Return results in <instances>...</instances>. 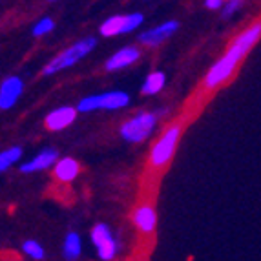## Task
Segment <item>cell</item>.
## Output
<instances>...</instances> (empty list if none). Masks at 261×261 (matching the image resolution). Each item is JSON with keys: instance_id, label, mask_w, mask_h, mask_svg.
Instances as JSON below:
<instances>
[{"instance_id": "12", "label": "cell", "mask_w": 261, "mask_h": 261, "mask_svg": "<svg viewBox=\"0 0 261 261\" xmlns=\"http://www.w3.org/2000/svg\"><path fill=\"white\" fill-rule=\"evenodd\" d=\"M139 59H141L139 48H135V46H126V48L119 49L117 53H113L108 61H106L105 68L108 71H117V70H122V68H128V66L135 64Z\"/></svg>"}, {"instance_id": "20", "label": "cell", "mask_w": 261, "mask_h": 261, "mask_svg": "<svg viewBox=\"0 0 261 261\" xmlns=\"http://www.w3.org/2000/svg\"><path fill=\"white\" fill-rule=\"evenodd\" d=\"M143 20H144V17L141 13H128L126 20H124V28H122V35H124V33H132V31H135L141 24H143Z\"/></svg>"}, {"instance_id": "18", "label": "cell", "mask_w": 261, "mask_h": 261, "mask_svg": "<svg viewBox=\"0 0 261 261\" xmlns=\"http://www.w3.org/2000/svg\"><path fill=\"white\" fill-rule=\"evenodd\" d=\"M22 250H24V252H26L28 256L31 257V259H37V261L44 259V248H42V245L37 243V241H33V240L24 241V243H22Z\"/></svg>"}, {"instance_id": "14", "label": "cell", "mask_w": 261, "mask_h": 261, "mask_svg": "<svg viewBox=\"0 0 261 261\" xmlns=\"http://www.w3.org/2000/svg\"><path fill=\"white\" fill-rule=\"evenodd\" d=\"M81 250H83V241H81V236L77 232H68L64 238V245H62V256L68 261H75L81 256Z\"/></svg>"}, {"instance_id": "5", "label": "cell", "mask_w": 261, "mask_h": 261, "mask_svg": "<svg viewBox=\"0 0 261 261\" xmlns=\"http://www.w3.org/2000/svg\"><path fill=\"white\" fill-rule=\"evenodd\" d=\"M128 102H130V95L126 92L115 90V92H105L99 95L84 97L77 105V110L81 113L93 112V110H121L128 106Z\"/></svg>"}, {"instance_id": "9", "label": "cell", "mask_w": 261, "mask_h": 261, "mask_svg": "<svg viewBox=\"0 0 261 261\" xmlns=\"http://www.w3.org/2000/svg\"><path fill=\"white\" fill-rule=\"evenodd\" d=\"M57 157L59 152L55 148H44L42 152H39L35 157H31L30 161L22 163L20 172L22 174H33V172H42V170L51 168L53 165H57Z\"/></svg>"}, {"instance_id": "17", "label": "cell", "mask_w": 261, "mask_h": 261, "mask_svg": "<svg viewBox=\"0 0 261 261\" xmlns=\"http://www.w3.org/2000/svg\"><path fill=\"white\" fill-rule=\"evenodd\" d=\"M22 157V148L20 146H11V148L4 150L0 153V172H6L11 165L18 161Z\"/></svg>"}, {"instance_id": "2", "label": "cell", "mask_w": 261, "mask_h": 261, "mask_svg": "<svg viewBox=\"0 0 261 261\" xmlns=\"http://www.w3.org/2000/svg\"><path fill=\"white\" fill-rule=\"evenodd\" d=\"M95 46H97L95 37H86V39L77 40V42L71 44L68 49L59 53L53 61H49L48 64H46V68L42 70V75L49 77V75H55L62 70H68V68L77 64L79 61H83L86 55H90V53L95 49Z\"/></svg>"}, {"instance_id": "6", "label": "cell", "mask_w": 261, "mask_h": 261, "mask_svg": "<svg viewBox=\"0 0 261 261\" xmlns=\"http://www.w3.org/2000/svg\"><path fill=\"white\" fill-rule=\"evenodd\" d=\"M92 241L95 245V250L99 254V257L102 261H112L113 257L117 256L119 245L113 238L110 226L105 223H97L92 230Z\"/></svg>"}, {"instance_id": "19", "label": "cell", "mask_w": 261, "mask_h": 261, "mask_svg": "<svg viewBox=\"0 0 261 261\" xmlns=\"http://www.w3.org/2000/svg\"><path fill=\"white\" fill-rule=\"evenodd\" d=\"M53 28H55V22H53L49 17H44V18H40V20L37 22L35 26H33V35H35V37L48 35L49 31H53Z\"/></svg>"}, {"instance_id": "4", "label": "cell", "mask_w": 261, "mask_h": 261, "mask_svg": "<svg viewBox=\"0 0 261 261\" xmlns=\"http://www.w3.org/2000/svg\"><path fill=\"white\" fill-rule=\"evenodd\" d=\"M157 124V115L153 112H139L135 117L128 119L121 126V137L128 143H143L150 137Z\"/></svg>"}, {"instance_id": "21", "label": "cell", "mask_w": 261, "mask_h": 261, "mask_svg": "<svg viewBox=\"0 0 261 261\" xmlns=\"http://www.w3.org/2000/svg\"><path fill=\"white\" fill-rule=\"evenodd\" d=\"M241 6H243V2H241V0H230V2H226L225 4V8H223V15L221 17L225 18H230L232 15L236 13V9L238 8H241Z\"/></svg>"}, {"instance_id": "22", "label": "cell", "mask_w": 261, "mask_h": 261, "mask_svg": "<svg viewBox=\"0 0 261 261\" xmlns=\"http://www.w3.org/2000/svg\"><path fill=\"white\" fill-rule=\"evenodd\" d=\"M205 8H208V9H221V8H225V4H223L221 0H205Z\"/></svg>"}, {"instance_id": "10", "label": "cell", "mask_w": 261, "mask_h": 261, "mask_svg": "<svg viewBox=\"0 0 261 261\" xmlns=\"http://www.w3.org/2000/svg\"><path fill=\"white\" fill-rule=\"evenodd\" d=\"M22 90H24V83H22L20 77H8L0 86V108L9 110L17 105L18 97L22 95Z\"/></svg>"}, {"instance_id": "15", "label": "cell", "mask_w": 261, "mask_h": 261, "mask_svg": "<svg viewBox=\"0 0 261 261\" xmlns=\"http://www.w3.org/2000/svg\"><path fill=\"white\" fill-rule=\"evenodd\" d=\"M124 20L126 15H113V17L106 18L99 28V33L102 37H115L122 35V28H124Z\"/></svg>"}, {"instance_id": "3", "label": "cell", "mask_w": 261, "mask_h": 261, "mask_svg": "<svg viewBox=\"0 0 261 261\" xmlns=\"http://www.w3.org/2000/svg\"><path fill=\"white\" fill-rule=\"evenodd\" d=\"M181 132H183V124L181 122H172L163 135L157 139V143L152 146L150 152V166L155 170H161L172 161L175 150H177V143L181 139Z\"/></svg>"}, {"instance_id": "8", "label": "cell", "mask_w": 261, "mask_h": 261, "mask_svg": "<svg viewBox=\"0 0 261 261\" xmlns=\"http://www.w3.org/2000/svg\"><path fill=\"white\" fill-rule=\"evenodd\" d=\"M132 219H134V225L137 226V230H139L141 234H152L157 225V212L152 203H141V205L134 210Z\"/></svg>"}, {"instance_id": "1", "label": "cell", "mask_w": 261, "mask_h": 261, "mask_svg": "<svg viewBox=\"0 0 261 261\" xmlns=\"http://www.w3.org/2000/svg\"><path fill=\"white\" fill-rule=\"evenodd\" d=\"M259 39H261V20H256L243 33H240V35L236 37V40L225 51V55L208 70V73L205 77L206 90H216V88L221 86L226 79L234 73L236 68L240 66V62L247 57V53L254 48V44Z\"/></svg>"}, {"instance_id": "7", "label": "cell", "mask_w": 261, "mask_h": 261, "mask_svg": "<svg viewBox=\"0 0 261 261\" xmlns=\"http://www.w3.org/2000/svg\"><path fill=\"white\" fill-rule=\"evenodd\" d=\"M177 30H179V22L177 20H166V22H163V24H159V26L152 28V30L143 31L137 40H139L143 46H148V48H157L159 44H163L165 40H168Z\"/></svg>"}, {"instance_id": "13", "label": "cell", "mask_w": 261, "mask_h": 261, "mask_svg": "<svg viewBox=\"0 0 261 261\" xmlns=\"http://www.w3.org/2000/svg\"><path fill=\"white\" fill-rule=\"evenodd\" d=\"M79 172H81V165L75 161L73 157H62V159H59V163L55 165V170H53L55 177L59 181H62V183H71L79 175Z\"/></svg>"}, {"instance_id": "11", "label": "cell", "mask_w": 261, "mask_h": 261, "mask_svg": "<svg viewBox=\"0 0 261 261\" xmlns=\"http://www.w3.org/2000/svg\"><path fill=\"white\" fill-rule=\"evenodd\" d=\"M77 108H71V106H61V108L53 110L46 115V126L51 132H61L64 128H68L71 122L77 117Z\"/></svg>"}, {"instance_id": "16", "label": "cell", "mask_w": 261, "mask_h": 261, "mask_svg": "<svg viewBox=\"0 0 261 261\" xmlns=\"http://www.w3.org/2000/svg\"><path fill=\"white\" fill-rule=\"evenodd\" d=\"M165 83H166L165 73L163 71H153V73H150L148 77L144 79L141 93H144V95H155V93H159L165 88Z\"/></svg>"}]
</instances>
